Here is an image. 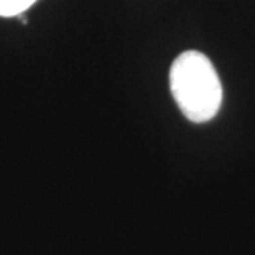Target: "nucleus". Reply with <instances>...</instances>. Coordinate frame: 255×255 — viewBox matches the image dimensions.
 I'll return each mask as SVG.
<instances>
[{
  "label": "nucleus",
  "instance_id": "1",
  "mask_svg": "<svg viewBox=\"0 0 255 255\" xmlns=\"http://www.w3.org/2000/svg\"><path fill=\"white\" fill-rule=\"evenodd\" d=\"M169 86L181 113L192 123H206L221 110V80L212 62L201 52L187 50L172 62Z\"/></svg>",
  "mask_w": 255,
  "mask_h": 255
},
{
  "label": "nucleus",
  "instance_id": "2",
  "mask_svg": "<svg viewBox=\"0 0 255 255\" xmlns=\"http://www.w3.org/2000/svg\"><path fill=\"white\" fill-rule=\"evenodd\" d=\"M37 0H0V17L10 18L25 13Z\"/></svg>",
  "mask_w": 255,
  "mask_h": 255
}]
</instances>
